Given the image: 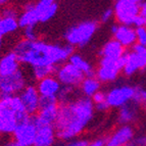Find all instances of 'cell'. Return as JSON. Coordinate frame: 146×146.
<instances>
[{
  "mask_svg": "<svg viewBox=\"0 0 146 146\" xmlns=\"http://www.w3.org/2000/svg\"><path fill=\"white\" fill-rule=\"evenodd\" d=\"M135 93V87L129 85H121L111 88L106 93V101L110 107L119 108L132 101Z\"/></svg>",
  "mask_w": 146,
  "mask_h": 146,
  "instance_id": "12",
  "label": "cell"
},
{
  "mask_svg": "<svg viewBox=\"0 0 146 146\" xmlns=\"http://www.w3.org/2000/svg\"><path fill=\"white\" fill-rule=\"evenodd\" d=\"M113 17H115L113 8H106L100 17V21H101V23H108Z\"/></svg>",
  "mask_w": 146,
  "mask_h": 146,
  "instance_id": "31",
  "label": "cell"
},
{
  "mask_svg": "<svg viewBox=\"0 0 146 146\" xmlns=\"http://www.w3.org/2000/svg\"><path fill=\"white\" fill-rule=\"evenodd\" d=\"M30 119L19 95L0 98V134H12L21 123Z\"/></svg>",
  "mask_w": 146,
  "mask_h": 146,
  "instance_id": "3",
  "label": "cell"
},
{
  "mask_svg": "<svg viewBox=\"0 0 146 146\" xmlns=\"http://www.w3.org/2000/svg\"><path fill=\"white\" fill-rule=\"evenodd\" d=\"M128 146H146V135L134 137Z\"/></svg>",
  "mask_w": 146,
  "mask_h": 146,
  "instance_id": "33",
  "label": "cell"
},
{
  "mask_svg": "<svg viewBox=\"0 0 146 146\" xmlns=\"http://www.w3.org/2000/svg\"><path fill=\"white\" fill-rule=\"evenodd\" d=\"M68 61H70L72 64H74L79 71L82 72V73L85 75V77H94L95 76V70L93 68V66H91V63L88 62L81 54L73 53L70 56Z\"/></svg>",
  "mask_w": 146,
  "mask_h": 146,
  "instance_id": "22",
  "label": "cell"
},
{
  "mask_svg": "<svg viewBox=\"0 0 146 146\" xmlns=\"http://www.w3.org/2000/svg\"><path fill=\"white\" fill-rule=\"evenodd\" d=\"M8 0H0V5H4L5 3H7Z\"/></svg>",
  "mask_w": 146,
  "mask_h": 146,
  "instance_id": "40",
  "label": "cell"
},
{
  "mask_svg": "<svg viewBox=\"0 0 146 146\" xmlns=\"http://www.w3.org/2000/svg\"><path fill=\"white\" fill-rule=\"evenodd\" d=\"M133 26H135L136 28L145 27V26H146L145 17H144L142 15H138L136 17H135L134 22H133Z\"/></svg>",
  "mask_w": 146,
  "mask_h": 146,
  "instance_id": "34",
  "label": "cell"
},
{
  "mask_svg": "<svg viewBox=\"0 0 146 146\" xmlns=\"http://www.w3.org/2000/svg\"><path fill=\"white\" fill-rule=\"evenodd\" d=\"M2 40H3V37L0 35V48H1V46H2Z\"/></svg>",
  "mask_w": 146,
  "mask_h": 146,
  "instance_id": "41",
  "label": "cell"
},
{
  "mask_svg": "<svg viewBox=\"0 0 146 146\" xmlns=\"http://www.w3.org/2000/svg\"><path fill=\"white\" fill-rule=\"evenodd\" d=\"M21 61L15 52H8L0 58V76H7L20 70Z\"/></svg>",
  "mask_w": 146,
  "mask_h": 146,
  "instance_id": "19",
  "label": "cell"
},
{
  "mask_svg": "<svg viewBox=\"0 0 146 146\" xmlns=\"http://www.w3.org/2000/svg\"><path fill=\"white\" fill-rule=\"evenodd\" d=\"M132 101L136 103L137 105L139 104H145L146 103V90L142 89L140 87L135 88V93L133 96Z\"/></svg>",
  "mask_w": 146,
  "mask_h": 146,
  "instance_id": "27",
  "label": "cell"
},
{
  "mask_svg": "<svg viewBox=\"0 0 146 146\" xmlns=\"http://www.w3.org/2000/svg\"><path fill=\"white\" fill-rule=\"evenodd\" d=\"M136 39L137 43L146 46V28H136Z\"/></svg>",
  "mask_w": 146,
  "mask_h": 146,
  "instance_id": "30",
  "label": "cell"
},
{
  "mask_svg": "<svg viewBox=\"0 0 146 146\" xmlns=\"http://www.w3.org/2000/svg\"><path fill=\"white\" fill-rule=\"evenodd\" d=\"M19 17H0V35L1 36H6L15 33L19 28Z\"/></svg>",
  "mask_w": 146,
  "mask_h": 146,
  "instance_id": "24",
  "label": "cell"
},
{
  "mask_svg": "<svg viewBox=\"0 0 146 146\" xmlns=\"http://www.w3.org/2000/svg\"><path fill=\"white\" fill-rule=\"evenodd\" d=\"M125 53H126L125 47L115 39H111L110 41H107L102 46V48L100 49L99 52L101 57L110 59L122 58Z\"/></svg>",
  "mask_w": 146,
  "mask_h": 146,
  "instance_id": "18",
  "label": "cell"
},
{
  "mask_svg": "<svg viewBox=\"0 0 146 146\" xmlns=\"http://www.w3.org/2000/svg\"><path fill=\"white\" fill-rule=\"evenodd\" d=\"M140 15H142L144 17H146V1L140 4Z\"/></svg>",
  "mask_w": 146,
  "mask_h": 146,
  "instance_id": "38",
  "label": "cell"
},
{
  "mask_svg": "<svg viewBox=\"0 0 146 146\" xmlns=\"http://www.w3.org/2000/svg\"><path fill=\"white\" fill-rule=\"evenodd\" d=\"M21 63L29 64L32 68L42 66H59L66 62L74 53L72 45L51 44L36 40L23 39L15 45V50Z\"/></svg>",
  "mask_w": 146,
  "mask_h": 146,
  "instance_id": "2",
  "label": "cell"
},
{
  "mask_svg": "<svg viewBox=\"0 0 146 146\" xmlns=\"http://www.w3.org/2000/svg\"><path fill=\"white\" fill-rule=\"evenodd\" d=\"M105 140L106 139H102V138L96 139L94 141L90 142L88 146H105Z\"/></svg>",
  "mask_w": 146,
  "mask_h": 146,
  "instance_id": "37",
  "label": "cell"
},
{
  "mask_svg": "<svg viewBox=\"0 0 146 146\" xmlns=\"http://www.w3.org/2000/svg\"><path fill=\"white\" fill-rule=\"evenodd\" d=\"M21 100H22L23 105H24L26 111L29 113L31 117L35 115L39 110L40 106V96L38 89L35 86H26L24 90L19 94Z\"/></svg>",
  "mask_w": 146,
  "mask_h": 146,
  "instance_id": "13",
  "label": "cell"
},
{
  "mask_svg": "<svg viewBox=\"0 0 146 146\" xmlns=\"http://www.w3.org/2000/svg\"><path fill=\"white\" fill-rule=\"evenodd\" d=\"M57 10L56 0H38L37 3H30L19 15L20 28L36 27L38 23L49 22L55 17Z\"/></svg>",
  "mask_w": 146,
  "mask_h": 146,
  "instance_id": "4",
  "label": "cell"
},
{
  "mask_svg": "<svg viewBox=\"0 0 146 146\" xmlns=\"http://www.w3.org/2000/svg\"><path fill=\"white\" fill-rule=\"evenodd\" d=\"M26 86V78L21 70L7 76H0V98L20 94Z\"/></svg>",
  "mask_w": 146,
  "mask_h": 146,
  "instance_id": "8",
  "label": "cell"
},
{
  "mask_svg": "<svg viewBox=\"0 0 146 146\" xmlns=\"http://www.w3.org/2000/svg\"><path fill=\"white\" fill-rule=\"evenodd\" d=\"M4 146H19L17 143L15 142V140H12V141H9V142H7V143L5 144Z\"/></svg>",
  "mask_w": 146,
  "mask_h": 146,
  "instance_id": "39",
  "label": "cell"
},
{
  "mask_svg": "<svg viewBox=\"0 0 146 146\" xmlns=\"http://www.w3.org/2000/svg\"><path fill=\"white\" fill-rule=\"evenodd\" d=\"M37 134V126L33 117L24 123H21L12 133L13 140L19 146H34Z\"/></svg>",
  "mask_w": 146,
  "mask_h": 146,
  "instance_id": "11",
  "label": "cell"
},
{
  "mask_svg": "<svg viewBox=\"0 0 146 146\" xmlns=\"http://www.w3.org/2000/svg\"><path fill=\"white\" fill-rule=\"evenodd\" d=\"M94 107H95V110H98V111L104 112V111H106L108 108H110V105H108L107 101H104V102H102V103H98V104H95Z\"/></svg>",
  "mask_w": 146,
  "mask_h": 146,
  "instance_id": "36",
  "label": "cell"
},
{
  "mask_svg": "<svg viewBox=\"0 0 146 146\" xmlns=\"http://www.w3.org/2000/svg\"><path fill=\"white\" fill-rule=\"evenodd\" d=\"M58 66H35L32 68L33 70V76L36 80H41V79L46 78L49 76H52L55 74L56 68Z\"/></svg>",
  "mask_w": 146,
  "mask_h": 146,
  "instance_id": "25",
  "label": "cell"
},
{
  "mask_svg": "<svg viewBox=\"0 0 146 146\" xmlns=\"http://www.w3.org/2000/svg\"><path fill=\"white\" fill-rule=\"evenodd\" d=\"M55 77L62 86L77 87V86L81 85L82 81L85 78V75L81 71H79L70 61H68V62H63L57 66Z\"/></svg>",
  "mask_w": 146,
  "mask_h": 146,
  "instance_id": "10",
  "label": "cell"
},
{
  "mask_svg": "<svg viewBox=\"0 0 146 146\" xmlns=\"http://www.w3.org/2000/svg\"><path fill=\"white\" fill-rule=\"evenodd\" d=\"M97 29V22L85 21L68 28L63 34V38L66 41V44L73 47H84L91 41Z\"/></svg>",
  "mask_w": 146,
  "mask_h": 146,
  "instance_id": "5",
  "label": "cell"
},
{
  "mask_svg": "<svg viewBox=\"0 0 146 146\" xmlns=\"http://www.w3.org/2000/svg\"><path fill=\"white\" fill-rule=\"evenodd\" d=\"M113 39L122 44L123 46L133 47L137 43L136 39V29H133L132 26L126 25H113L110 28Z\"/></svg>",
  "mask_w": 146,
  "mask_h": 146,
  "instance_id": "14",
  "label": "cell"
},
{
  "mask_svg": "<svg viewBox=\"0 0 146 146\" xmlns=\"http://www.w3.org/2000/svg\"><path fill=\"white\" fill-rule=\"evenodd\" d=\"M58 108L59 101L57 97H41L39 110L33 115L36 126H54Z\"/></svg>",
  "mask_w": 146,
  "mask_h": 146,
  "instance_id": "6",
  "label": "cell"
},
{
  "mask_svg": "<svg viewBox=\"0 0 146 146\" xmlns=\"http://www.w3.org/2000/svg\"><path fill=\"white\" fill-rule=\"evenodd\" d=\"M56 138L54 126H39L37 127L34 146H54Z\"/></svg>",
  "mask_w": 146,
  "mask_h": 146,
  "instance_id": "17",
  "label": "cell"
},
{
  "mask_svg": "<svg viewBox=\"0 0 146 146\" xmlns=\"http://www.w3.org/2000/svg\"><path fill=\"white\" fill-rule=\"evenodd\" d=\"M1 15L3 17H17V12L15 9L11 7H8V8H3L2 11H1Z\"/></svg>",
  "mask_w": 146,
  "mask_h": 146,
  "instance_id": "35",
  "label": "cell"
},
{
  "mask_svg": "<svg viewBox=\"0 0 146 146\" xmlns=\"http://www.w3.org/2000/svg\"><path fill=\"white\" fill-rule=\"evenodd\" d=\"M89 140L87 139H72L68 141H62L58 144H55L54 146H88L89 145Z\"/></svg>",
  "mask_w": 146,
  "mask_h": 146,
  "instance_id": "28",
  "label": "cell"
},
{
  "mask_svg": "<svg viewBox=\"0 0 146 146\" xmlns=\"http://www.w3.org/2000/svg\"><path fill=\"white\" fill-rule=\"evenodd\" d=\"M73 94H74V87L70 86H61V89L57 95V99L59 103H66L73 100Z\"/></svg>",
  "mask_w": 146,
  "mask_h": 146,
  "instance_id": "26",
  "label": "cell"
},
{
  "mask_svg": "<svg viewBox=\"0 0 146 146\" xmlns=\"http://www.w3.org/2000/svg\"><path fill=\"white\" fill-rule=\"evenodd\" d=\"M24 39L29 41H36L38 40L36 27H27L24 28Z\"/></svg>",
  "mask_w": 146,
  "mask_h": 146,
  "instance_id": "29",
  "label": "cell"
},
{
  "mask_svg": "<svg viewBox=\"0 0 146 146\" xmlns=\"http://www.w3.org/2000/svg\"><path fill=\"white\" fill-rule=\"evenodd\" d=\"M101 82L96 77H85L84 80L80 85L81 92L83 93L84 96L91 98L95 93L100 91Z\"/></svg>",
  "mask_w": 146,
  "mask_h": 146,
  "instance_id": "23",
  "label": "cell"
},
{
  "mask_svg": "<svg viewBox=\"0 0 146 146\" xmlns=\"http://www.w3.org/2000/svg\"><path fill=\"white\" fill-rule=\"evenodd\" d=\"M115 17L117 23L126 26H132L135 17L140 15V4L130 0H117L113 7Z\"/></svg>",
  "mask_w": 146,
  "mask_h": 146,
  "instance_id": "9",
  "label": "cell"
},
{
  "mask_svg": "<svg viewBox=\"0 0 146 146\" xmlns=\"http://www.w3.org/2000/svg\"><path fill=\"white\" fill-rule=\"evenodd\" d=\"M145 22H146V17H145Z\"/></svg>",
  "mask_w": 146,
  "mask_h": 146,
  "instance_id": "42",
  "label": "cell"
},
{
  "mask_svg": "<svg viewBox=\"0 0 146 146\" xmlns=\"http://www.w3.org/2000/svg\"><path fill=\"white\" fill-rule=\"evenodd\" d=\"M115 1H117V0H115Z\"/></svg>",
  "mask_w": 146,
  "mask_h": 146,
  "instance_id": "43",
  "label": "cell"
},
{
  "mask_svg": "<svg viewBox=\"0 0 146 146\" xmlns=\"http://www.w3.org/2000/svg\"><path fill=\"white\" fill-rule=\"evenodd\" d=\"M61 86L62 85L56 77L49 76L38 81L36 87L41 97H57Z\"/></svg>",
  "mask_w": 146,
  "mask_h": 146,
  "instance_id": "16",
  "label": "cell"
},
{
  "mask_svg": "<svg viewBox=\"0 0 146 146\" xmlns=\"http://www.w3.org/2000/svg\"><path fill=\"white\" fill-rule=\"evenodd\" d=\"M91 99H92L94 105L98 104V103H102L104 101H106V93L102 92V91H98L97 93H95L91 97Z\"/></svg>",
  "mask_w": 146,
  "mask_h": 146,
  "instance_id": "32",
  "label": "cell"
},
{
  "mask_svg": "<svg viewBox=\"0 0 146 146\" xmlns=\"http://www.w3.org/2000/svg\"><path fill=\"white\" fill-rule=\"evenodd\" d=\"M124 59V66H123V73L127 77L133 76L136 72L141 71L140 68V62H139L138 56L136 52L131 50L124 54L123 56Z\"/></svg>",
  "mask_w": 146,
  "mask_h": 146,
  "instance_id": "20",
  "label": "cell"
},
{
  "mask_svg": "<svg viewBox=\"0 0 146 146\" xmlns=\"http://www.w3.org/2000/svg\"><path fill=\"white\" fill-rule=\"evenodd\" d=\"M94 110L92 99L86 96L59 103L58 113L54 123L57 138L61 141L77 138L92 121Z\"/></svg>",
  "mask_w": 146,
  "mask_h": 146,
  "instance_id": "1",
  "label": "cell"
},
{
  "mask_svg": "<svg viewBox=\"0 0 146 146\" xmlns=\"http://www.w3.org/2000/svg\"><path fill=\"white\" fill-rule=\"evenodd\" d=\"M133 138V128L130 125H122L105 140V146H128Z\"/></svg>",
  "mask_w": 146,
  "mask_h": 146,
  "instance_id": "15",
  "label": "cell"
},
{
  "mask_svg": "<svg viewBox=\"0 0 146 146\" xmlns=\"http://www.w3.org/2000/svg\"><path fill=\"white\" fill-rule=\"evenodd\" d=\"M137 117V104L133 101L123 105L119 108L117 119L121 125H128L134 122Z\"/></svg>",
  "mask_w": 146,
  "mask_h": 146,
  "instance_id": "21",
  "label": "cell"
},
{
  "mask_svg": "<svg viewBox=\"0 0 146 146\" xmlns=\"http://www.w3.org/2000/svg\"><path fill=\"white\" fill-rule=\"evenodd\" d=\"M124 59H110L101 57L99 66L95 71V77L101 83H110L117 79L121 71H123Z\"/></svg>",
  "mask_w": 146,
  "mask_h": 146,
  "instance_id": "7",
  "label": "cell"
}]
</instances>
